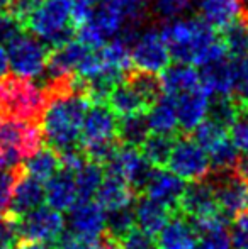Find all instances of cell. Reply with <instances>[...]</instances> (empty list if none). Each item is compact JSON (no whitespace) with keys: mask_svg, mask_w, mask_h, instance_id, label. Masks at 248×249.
<instances>
[{"mask_svg":"<svg viewBox=\"0 0 248 249\" xmlns=\"http://www.w3.org/2000/svg\"><path fill=\"white\" fill-rule=\"evenodd\" d=\"M46 105V90L38 87L33 80L19 76L0 78V119L39 124Z\"/></svg>","mask_w":248,"mask_h":249,"instance_id":"obj_2","label":"cell"},{"mask_svg":"<svg viewBox=\"0 0 248 249\" xmlns=\"http://www.w3.org/2000/svg\"><path fill=\"white\" fill-rule=\"evenodd\" d=\"M173 210H170L169 207L156 202V200L146 197V195L136 200V205H134L136 222H138L139 229L146 231L148 234H158L163 229V226L169 222Z\"/></svg>","mask_w":248,"mask_h":249,"instance_id":"obj_23","label":"cell"},{"mask_svg":"<svg viewBox=\"0 0 248 249\" xmlns=\"http://www.w3.org/2000/svg\"><path fill=\"white\" fill-rule=\"evenodd\" d=\"M162 36L169 48L170 58L177 63L202 66L228 56L214 27L197 17L173 19L163 26Z\"/></svg>","mask_w":248,"mask_h":249,"instance_id":"obj_1","label":"cell"},{"mask_svg":"<svg viewBox=\"0 0 248 249\" xmlns=\"http://www.w3.org/2000/svg\"><path fill=\"white\" fill-rule=\"evenodd\" d=\"M169 171L182 178L184 181L202 180L211 171L209 156L192 138L182 134L175 139L172 154L169 158Z\"/></svg>","mask_w":248,"mask_h":249,"instance_id":"obj_7","label":"cell"},{"mask_svg":"<svg viewBox=\"0 0 248 249\" xmlns=\"http://www.w3.org/2000/svg\"><path fill=\"white\" fill-rule=\"evenodd\" d=\"M14 213H10L7 209L0 210V248L12 249L19 243V226Z\"/></svg>","mask_w":248,"mask_h":249,"instance_id":"obj_39","label":"cell"},{"mask_svg":"<svg viewBox=\"0 0 248 249\" xmlns=\"http://www.w3.org/2000/svg\"><path fill=\"white\" fill-rule=\"evenodd\" d=\"M201 19L216 31L228 26L243 12L242 0H201Z\"/></svg>","mask_w":248,"mask_h":249,"instance_id":"obj_26","label":"cell"},{"mask_svg":"<svg viewBox=\"0 0 248 249\" xmlns=\"http://www.w3.org/2000/svg\"><path fill=\"white\" fill-rule=\"evenodd\" d=\"M9 71V56H7V50L3 44H0V78L7 76Z\"/></svg>","mask_w":248,"mask_h":249,"instance_id":"obj_48","label":"cell"},{"mask_svg":"<svg viewBox=\"0 0 248 249\" xmlns=\"http://www.w3.org/2000/svg\"><path fill=\"white\" fill-rule=\"evenodd\" d=\"M195 249H233L228 227L202 234L199 243L195 244Z\"/></svg>","mask_w":248,"mask_h":249,"instance_id":"obj_43","label":"cell"},{"mask_svg":"<svg viewBox=\"0 0 248 249\" xmlns=\"http://www.w3.org/2000/svg\"><path fill=\"white\" fill-rule=\"evenodd\" d=\"M117 138V115L106 102H90L83 115L80 144Z\"/></svg>","mask_w":248,"mask_h":249,"instance_id":"obj_11","label":"cell"},{"mask_svg":"<svg viewBox=\"0 0 248 249\" xmlns=\"http://www.w3.org/2000/svg\"><path fill=\"white\" fill-rule=\"evenodd\" d=\"M206 180L211 185L218 209L229 220H235L248 207V181L236 168L211 170Z\"/></svg>","mask_w":248,"mask_h":249,"instance_id":"obj_5","label":"cell"},{"mask_svg":"<svg viewBox=\"0 0 248 249\" xmlns=\"http://www.w3.org/2000/svg\"><path fill=\"white\" fill-rule=\"evenodd\" d=\"M121 5L128 10L129 17L133 19V22H138L139 16H141V7L145 5L146 0H117Z\"/></svg>","mask_w":248,"mask_h":249,"instance_id":"obj_46","label":"cell"},{"mask_svg":"<svg viewBox=\"0 0 248 249\" xmlns=\"http://www.w3.org/2000/svg\"><path fill=\"white\" fill-rule=\"evenodd\" d=\"M44 202V185L39 180L33 178L24 171V166L20 164L17 168L16 180L12 185L10 198L5 209L16 217H20L31 210L41 207Z\"/></svg>","mask_w":248,"mask_h":249,"instance_id":"obj_12","label":"cell"},{"mask_svg":"<svg viewBox=\"0 0 248 249\" xmlns=\"http://www.w3.org/2000/svg\"><path fill=\"white\" fill-rule=\"evenodd\" d=\"M44 200L55 210H68L78 200L75 185V171L60 166V170L44 185Z\"/></svg>","mask_w":248,"mask_h":249,"instance_id":"obj_19","label":"cell"},{"mask_svg":"<svg viewBox=\"0 0 248 249\" xmlns=\"http://www.w3.org/2000/svg\"><path fill=\"white\" fill-rule=\"evenodd\" d=\"M100 239L102 236H83V234H76L73 231H66L57 237L53 249H100Z\"/></svg>","mask_w":248,"mask_h":249,"instance_id":"obj_38","label":"cell"},{"mask_svg":"<svg viewBox=\"0 0 248 249\" xmlns=\"http://www.w3.org/2000/svg\"><path fill=\"white\" fill-rule=\"evenodd\" d=\"M233 87L231 97L240 107H248V54L231 58Z\"/></svg>","mask_w":248,"mask_h":249,"instance_id":"obj_37","label":"cell"},{"mask_svg":"<svg viewBox=\"0 0 248 249\" xmlns=\"http://www.w3.org/2000/svg\"><path fill=\"white\" fill-rule=\"evenodd\" d=\"M191 5L192 0H153L155 12L163 19H177L186 14Z\"/></svg>","mask_w":248,"mask_h":249,"instance_id":"obj_42","label":"cell"},{"mask_svg":"<svg viewBox=\"0 0 248 249\" xmlns=\"http://www.w3.org/2000/svg\"><path fill=\"white\" fill-rule=\"evenodd\" d=\"M90 50L92 48L85 46L78 39H70L60 46L53 48L48 54L46 70H44V71H48V82H55V80L75 75L78 65Z\"/></svg>","mask_w":248,"mask_h":249,"instance_id":"obj_13","label":"cell"},{"mask_svg":"<svg viewBox=\"0 0 248 249\" xmlns=\"http://www.w3.org/2000/svg\"><path fill=\"white\" fill-rule=\"evenodd\" d=\"M20 33H22V24L9 10H0V44H9Z\"/></svg>","mask_w":248,"mask_h":249,"instance_id":"obj_44","label":"cell"},{"mask_svg":"<svg viewBox=\"0 0 248 249\" xmlns=\"http://www.w3.org/2000/svg\"><path fill=\"white\" fill-rule=\"evenodd\" d=\"M72 2L73 0H41L24 27L51 48L73 39L75 27L72 24Z\"/></svg>","mask_w":248,"mask_h":249,"instance_id":"obj_3","label":"cell"},{"mask_svg":"<svg viewBox=\"0 0 248 249\" xmlns=\"http://www.w3.org/2000/svg\"><path fill=\"white\" fill-rule=\"evenodd\" d=\"M0 249H3V248H0Z\"/></svg>","mask_w":248,"mask_h":249,"instance_id":"obj_52","label":"cell"},{"mask_svg":"<svg viewBox=\"0 0 248 249\" xmlns=\"http://www.w3.org/2000/svg\"><path fill=\"white\" fill-rule=\"evenodd\" d=\"M48 54H50V48L43 41L20 33L10 41L7 48L9 70H12L14 76L33 80L44 73Z\"/></svg>","mask_w":248,"mask_h":249,"instance_id":"obj_6","label":"cell"},{"mask_svg":"<svg viewBox=\"0 0 248 249\" xmlns=\"http://www.w3.org/2000/svg\"><path fill=\"white\" fill-rule=\"evenodd\" d=\"M201 89L208 95H231L233 87V65L231 56H223L214 61L201 66L199 71Z\"/></svg>","mask_w":248,"mask_h":249,"instance_id":"obj_18","label":"cell"},{"mask_svg":"<svg viewBox=\"0 0 248 249\" xmlns=\"http://www.w3.org/2000/svg\"><path fill=\"white\" fill-rule=\"evenodd\" d=\"M214 99L209 100L208 104V114L206 119L223 125L229 131L233 122L236 121L240 112V105L231 95H212Z\"/></svg>","mask_w":248,"mask_h":249,"instance_id":"obj_32","label":"cell"},{"mask_svg":"<svg viewBox=\"0 0 248 249\" xmlns=\"http://www.w3.org/2000/svg\"><path fill=\"white\" fill-rule=\"evenodd\" d=\"M219 39L225 46L228 56L236 58V56L248 54V19L245 16L236 17L235 20L219 29Z\"/></svg>","mask_w":248,"mask_h":249,"instance_id":"obj_28","label":"cell"},{"mask_svg":"<svg viewBox=\"0 0 248 249\" xmlns=\"http://www.w3.org/2000/svg\"><path fill=\"white\" fill-rule=\"evenodd\" d=\"M229 138L240 153L248 156V107H240L238 117L229 127Z\"/></svg>","mask_w":248,"mask_h":249,"instance_id":"obj_40","label":"cell"},{"mask_svg":"<svg viewBox=\"0 0 248 249\" xmlns=\"http://www.w3.org/2000/svg\"><path fill=\"white\" fill-rule=\"evenodd\" d=\"M22 166L27 175L44 183L60 170L61 164L57 151L50 146H41L39 149H36L31 156L24 160Z\"/></svg>","mask_w":248,"mask_h":249,"instance_id":"obj_27","label":"cell"},{"mask_svg":"<svg viewBox=\"0 0 248 249\" xmlns=\"http://www.w3.org/2000/svg\"><path fill=\"white\" fill-rule=\"evenodd\" d=\"M133 205L119 207V209L109 210L106 213V232L104 234L107 237L119 243L126 234L134 227L136 217H134V207Z\"/></svg>","mask_w":248,"mask_h":249,"instance_id":"obj_33","label":"cell"},{"mask_svg":"<svg viewBox=\"0 0 248 249\" xmlns=\"http://www.w3.org/2000/svg\"><path fill=\"white\" fill-rule=\"evenodd\" d=\"M124 80L139 93V95H141V99L145 100L150 107L163 95L160 76L153 75V73L138 71V70H136V71L128 73Z\"/></svg>","mask_w":248,"mask_h":249,"instance_id":"obj_34","label":"cell"},{"mask_svg":"<svg viewBox=\"0 0 248 249\" xmlns=\"http://www.w3.org/2000/svg\"><path fill=\"white\" fill-rule=\"evenodd\" d=\"M235 222H236V226L235 227H238L242 232H245L247 236H248V207L245 210H243L242 213H240L238 217L235 219Z\"/></svg>","mask_w":248,"mask_h":249,"instance_id":"obj_49","label":"cell"},{"mask_svg":"<svg viewBox=\"0 0 248 249\" xmlns=\"http://www.w3.org/2000/svg\"><path fill=\"white\" fill-rule=\"evenodd\" d=\"M17 168L0 166V210L5 209L7 203H9L10 192H12V185H14V180H16Z\"/></svg>","mask_w":248,"mask_h":249,"instance_id":"obj_45","label":"cell"},{"mask_svg":"<svg viewBox=\"0 0 248 249\" xmlns=\"http://www.w3.org/2000/svg\"><path fill=\"white\" fill-rule=\"evenodd\" d=\"M175 105L177 119L184 134H189L197 124H201L208 114L209 95L199 87L191 92L180 93L177 97H172Z\"/></svg>","mask_w":248,"mask_h":249,"instance_id":"obj_17","label":"cell"},{"mask_svg":"<svg viewBox=\"0 0 248 249\" xmlns=\"http://www.w3.org/2000/svg\"><path fill=\"white\" fill-rule=\"evenodd\" d=\"M104 180L102 166L94 161L87 160L80 168L75 170V185H76V197L78 200H92L97 194L100 183Z\"/></svg>","mask_w":248,"mask_h":249,"instance_id":"obj_31","label":"cell"},{"mask_svg":"<svg viewBox=\"0 0 248 249\" xmlns=\"http://www.w3.org/2000/svg\"><path fill=\"white\" fill-rule=\"evenodd\" d=\"M43 142V132L36 122L0 119V166H20Z\"/></svg>","mask_w":248,"mask_h":249,"instance_id":"obj_4","label":"cell"},{"mask_svg":"<svg viewBox=\"0 0 248 249\" xmlns=\"http://www.w3.org/2000/svg\"><path fill=\"white\" fill-rule=\"evenodd\" d=\"M104 166H106V175L123 178L136 195L143 192L153 170V166L141 156L138 149L128 146H121L116 156Z\"/></svg>","mask_w":248,"mask_h":249,"instance_id":"obj_10","label":"cell"},{"mask_svg":"<svg viewBox=\"0 0 248 249\" xmlns=\"http://www.w3.org/2000/svg\"><path fill=\"white\" fill-rule=\"evenodd\" d=\"M106 102L117 117H126V115L133 114H146V110L150 108V105L141 99V95L126 80L114 87Z\"/></svg>","mask_w":248,"mask_h":249,"instance_id":"obj_25","label":"cell"},{"mask_svg":"<svg viewBox=\"0 0 248 249\" xmlns=\"http://www.w3.org/2000/svg\"><path fill=\"white\" fill-rule=\"evenodd\" d=\"M177 136L169 134H148V138L139 146L141 156L152 164L153 168H165L169 163V158L172 154L173 144Z\"/></svg>","mask_w":248,"mask_h":249,"instance_id":"obj_30","label":"cell"},{"mask_svg":"<svg viewBox=\"0 0 248 249\" xmlns=\"http://www.w3.org/2000/svg\"><path fill=\"white\" fill-rule=\"evenodd\" d=\"M12 249H53L48 243H36V241H19Z\"/></svg>","mask_w":248,"mask_h":249,"instance_id":"obj_47","label":"cell"},{"mask_svg":"<svg viewBox=\"0 0 248 249\" xmlns=\"http://www.w3.org/2000/svg\"><path fill=\"white\" fill-rule=\"evenodd\" d=\"M19 241H36V243H55L63 232L65 220L60 212L51 207H38L17 219Z\"/></svg>","mask_w":248,"mask_h":249,"instance_id":"obj_8","label":"cell"},{"mask_svg":"<svg viewBox=\"0 0 248 249\" xmlns=\"http://www.w3.org/2000/svg\"><path fill=\"white\" fill-rule=\"evenodd\" d=\"M160 82H162L163 95L170 97V99L201 87L199 71H195L192 65H184V63H177L175 66H167L162 71Z\"/></svg>","mask_w":248,"mask_h":249,"instance_id":"obj_21","label":"cell"},{"mask_svg":"<svg viewBox=\"0 0 248 249\" xmlns=\"http://www.w3.org/2000/svg\"><path fill=\"white\" fill-rule=\"evenodd\" d=\"M209 163H211V170L221 171V170H231L236 168L240 161V151L235 146V142L231 141V138H226L223 142H219L214 149H211L208 153Z\"/></svg>","mask_w":248,"mask_h":249,"instance_id":"obj_36","label":"cell"},{"mask_svg":"<svg viewBox=\"0 0 248 249\" xmlns=\"http://www.w3.org/2000/svg\"><path fill=\"white\" fill-rule=\"evenodd\" d=\"M12 3L14 0H0V10H9Z\"/></svg>","mask_w":248,"mask_h":249,"instance_id":"obj_50","label":"cell"},{"mask_svg":"<svg viewBox=\"0 0 248 249\" xmlns=\"http://www.w3.org/2000/svg\"><path fill=\"white\" fill-rule=\"evenodd\" d=\"M70 231L83 236L100 237L106 232V210L92 200H76L68 209Z\"/></svg>","mask_w":248,"mask_h":249,"instance_id":"obj_15","label":"cell"},{"mask_svg":"<svg viewBox=\"0 0 248 249\" xmlns=\"http://www.w3.org/2000/svg\"><path fill=\"white\" fill-rule=\"evenodd\" d=\"M131 53V65L138 71H146L158 75L167 66H170V53L162 33L150 29L134 39V44L129 50Z\"/></svg>","mask_w":248,"mask_h":249,"instance_id":"obj_9","label":"cell"},{"mask_svg":"<svg viewBox=\"0 0 248 249\" xmlns=\"http://www.w3.org/2000/svg\"><path fill=\"white\" fill-rule=\"evenodd\" d=\"M119 248L121 249H160L153 234H148L143 229H134V227L119 241Z\"/></svg>","mask_w":248,"mask_h":249,"instance_id":"obj_41","label":"cell"},{"mask_svg":"<svg viewBox=\"0 0 248 249\" xmlns=\"http://www.w3.org/2000/svg\"><path fill=\"white\" fill-rule=\"evenodd\" d=\"M156 243L160 249H195L197 234L187 217L177 210L158 232Z\"/></svg>","mask_w":248,"mask_h":249,"instance_id":"obj_20","label":"cell"},{"mask_svg":"<svg viewBox=\"0 0 248 249\" xmlns=\"http://www.w3.org/2000/svg\"><path fill=\"white\" fill-rule=\"evenodd\" d=\"M95 197L97 203L109 212V210L119 209V207L133 205L136 200V194L123 178L114 177V175H106Z\"/></svg>","mask_w":248,"mask_h":249,"instance_id":"obj_22","label":"cell"},{"mask_svg":"<svg viewBox=\"0 0 248 249\" xmlns=\"http://www.w3.org/2000/svg\"><path fill=\"white\" fill-rule=\"evenodd\" d=\"M146 121H148L150 132L153 134L177 136L180 127L173 100L167 95H162L146 110Z\"/></svg>","mask_w":248,"mask_h":249,"instance_id":"obj_24","label":"cell"},{"mask_svg":"<svg viewBox=\"0 0 248 249\" xmlns=\"http://www.w3.org/2000/svg\"><path fill=\"white\" fill-rule=\"evenodd\" d=\"M184 188H186V181L182 178L173 175L172 171L163 170V168H153L141 194L177 212Z\"/></svg>","mask_w":248,"mask_h":249,"instance_id":"obj_14","label":"cell"},{"mask_svg":"<svg viewBox=\"0 0 248 249\" xmlns=\"http://www.w3.org/2000/svg\"><path fill=\"white\" fill-rule=\"evenodd\" d=\"M148 134L150 127L146 114H133L117 119V139L123 146L139 149Z\"/></svg>","mask_w":248,"mask_h":249,"instance_id":"obj_29","label":"cell"},{"mask_svg":"<svg viewBox=\"0 0 248 249\" xmlns=\"http://www.w3.org/2000/svg\"><path fill=\"white\" fill-rule=\"evenodd\" d=\"M243 16H245V17H247V19H248V14H243Z\"/></svg>","mask_w":248,"mask_h":249,"instance_id":"obj_51","label":"cell"},{"mask_svg":"<svg viewBox=\"0 0 248 249\" xmlns=\"http://www.w3.org/2000/svg\"><path fill=\"white\" fill-rule=\"evenodd\" d=\"M229 136V131L223 125L216 124V122L204 119L201 124H197L192 129V139L201 146L206 153L214 149L219 142H223Z\"/></svg>","mask_w":248,"mask_h":249,"instance_id":"obj_35","label":"cell"},{"mask_svg":"<svg viewBox=\"0 0 248 249\" xmlns=\"http://www.w3.org/2000/svg\"><path fill=\"white\" fill-rule=\"evenodd\" d=\"M179 212L184 213L187 219H197L211 213L221 212L212 195L211 185L206 178L197 181H189L184 188V194L179 202Z\"/></svg>","mask_w":248,"mask_h":249,"instance_id":"obj_16","label":"cell"}]
</instances>
